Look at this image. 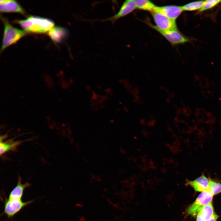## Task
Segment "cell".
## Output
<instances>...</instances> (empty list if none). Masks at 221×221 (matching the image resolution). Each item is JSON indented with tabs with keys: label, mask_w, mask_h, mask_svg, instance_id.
I'll return each instance as SVG.
<instances>
[{
	"label": "cell",
	"mask_w": 221,
	"mask_h": 221,
	"mask_svg": "<svg viewBox=\"0 0 221 221\" xmlns=\"http://www.w3.org/2000/svg\"><path fill=\"white\" fill-rule=\"evenodd\" d=\"M151 13L156 25L155 26L159 29L168 31L177 29L175 21L159 12L153 11Z\"/></svg>",
	"instance_id": "cell-6"
},
{
	"label": "cell",
	"mask_w": 221,
	"mask_h": 221,
	"mask_svg": "<svg viewBox=\"0 0 221 221\" xmlns=\"http://www.w3.org/2000/svg\"><path fill=\"white\" fill-rule=\"evenodd\" d=\"M146 22L149 26L160 33L173 45L184 44L189 41V39L182 34L177 29L163 31L159 29L150 22L148 21Z\"/></svg>",
	"instance_id": "cell-5"
},
{
	"label": "cell",
	"mask_w": 221,
	"mask_h": 221,
	"mask_svg": "<svg viewBox=\"0 0 221 221\" xmlns=\"http://www.w3.org/2000/svg\"><path fill=\"white\" fill-rule=\"evenodd\" d=\"M136 8L134 0H127L121 6L118 12L112 16L102 20L103 21H109L113 23L117 20L130 14Z\"/></svg>",
	"instance_id": "cell-8"
},
{
	"label": "cell",
	"mask_w": 221,
	"mask_h": 221,
	"mask_svg": "<svg viewBox=\"0 0 221 221\" xmlns=\"http://www.w3.org/2000/svg\"><path fill=\"white\" fill-rule=\"evenodd\" d=\"M22 141H14L12 139L5 142L0 141V154L1 156L6 153L15 150L22 143Z\"/></svg>",
	"instance_id": "cell-14"
},
{
	"label": "cell",
	"mask_w": 221,
	"mask_h": 221,
	"mask_svg": "<svg viewBox=\"0 0 221 221\" xmlns=\"http://www.w3.org/2000/svg\"><path fill=\"white\" fill-rule=\"evenodd\" d=\"M204 1H200L193 2L188 3L182 6L183 10L193 11L199 10L203 6Z\"/></svg>",
	"instance_id": "cell-17"
},
{
	"label": "cell",
	"mask_w": 221,
	"mask_h": 221,
	"mask_svg": "<svg viewBox=\"0 0 221 221\" xmlns=\"http://www.w3.org/2000/svg\"><path fill=\"white\" fill-rule=\"evenodd\" d=\"M3 199L4 203V210L2 215L4 214L8 219L12 218L23 208L33 203L34 200L23 202L22 200L10 199L5 197Z\"/></svg>",
	"instance_id": "cell-3"
},
{
	"label": "cell",
	"mask_w": 221,
	"mask_h": 221,
	"mask_svg": "<svg viewBox=\"0 0 221 221\" xmlns=\"http://www.w3.org/2000/svg\"><path fill=\"white\" fill-rule=\"evenodd\" d=\"M213 196L208 191L201 192L195 201L186 209V214L195 217L204 206L212 202Z\"/></svg>",
	"instance_id": "cell-4"
},
{
	"label": "cell",
	"mask_w": 221,
	"mask_h": 221,
	"mask_svg": "<svg viewBox=\"0 0 221 221\" xmlns=\"http://www.w3.org/2000/svg\"><path fill=\"white\" fill-rule=\"evenodd\" d=\"M4 29L1 51L15 43L26 34L25 31L16 28L12 25L7 19L1 17Z\"/></svg>",
	"instance_id": "cell-2"
},
{
	"label": "cell",
	"mask_w": 221,
	"mask_h": 221,
	"mask_svg": "<svg viewBox=\"0 0 221 221\" xmlns=\"http://www.w3.org/2000/svg\"><path fill=\"white\" fill-rule=\"evenodd\" d=\"M209 185L207 191L213 196L221 192V183L212 180L210 177Z\"/></svg>",
	"instance_id": "cell-16"
},
{
	"label": "cell",
	"mask_w": 221,
	"mask_h": 221,
	"mask_svg": "<svg viewBox=\"0 0 221 221\" xmlns=\"http://www.w3.org/2000/svg\"><path fill=\"white\" fill-rule=\"evenodd\" d=\"M212 202L203 207L199 211L196 221H208L215 214Z\"/></svg>",
	"instance_id": "cell-12"
},
{
	"label": "cell",
	"mask_w": 221,
	"mask_h": 221,
	"mask_svg": "<svg viewBox=\"0 0 221 221\" xmlns=\"http://www.w3.org/2000/svg\"><path fill=\"white\" fill-rule=\"evenodd\" d=\"M136 8L145 11H153L156 6L152 2L148 0H134Z\"/></svg>",
	"instance_id": "cell-15"
},
{
	"label": "cell",
	"mask_w": 221,
	"mask_h": 221,
	"mask_svg": "<svg viewBox=\"0 0 221 221\" xmlns=\"http://www.w3.org/2000/svg\"><path fill=\"white\" fill-rule=\"evenodd\" d=\"M221 3L220 0H207L205 1L203 7L199 10V12L211 9Z\"/></svg>",
	"instance_id": "cell-18"
},
{
	"label": "cell",
	"mask_w": 221,
	"mask_h": 221,
	"mask_svg": "<svg viewBox=\"0 0 221 221\" xmlns=\"http://www.w3.org/2000/svg\"><path fill=\"white\" fill-rule=\"evenodd\" d=\"M25 32L34 33H45L49 32L54 25V22L47 18L31 16L27 19L17 20Z\"/></svg>",
	"instance_id": "cell-1"
},
{
	"label": "cell",
	"mask_w": 221,
	"mask_h": 221,
	"mask_svg": "<svg viewBox=\"0 0 221 221\" xmlns=\"http://www.w3.org/2000/svg\"><path fill=\"white\" fill-rule=\"evenodd\" d=\"M219 217V216L215 213L213 216L208 221H217Z\"/></svg>",
	"instance_id": "cell-19"
},
{
	"label": "cell",
	"mask_w": 221,
	"mask_h": 221,
	"mask_svg": "<svg viewBox=\"0 0 221 221\" xmlns=\"http://www.w3.org/2000/svg\"><path fill=\"white\" fill-rule=\"evenodd\" d=\"M21 181V178L20 176H19L17 184L10 193L8 198L22 200L25 190L27 188L29 187L31 184L28 182L22 184Z\"/></svg>",
	"instance_id": "cell-11"
},
{
	"label": "cell",
	"mask_w": 221,
	"mask_h": 221,
	"mask_svg": "<svg viewBox=\"0 0 221 221\" xmlns=\"http://www.w3.org/2000/svg\"><path fill=\"white\" fill-rule=\"evenodd\" d=\"M183 11L182 6L170 5L161 6H156L152 12H160L170 19L175 21Z\"/></svg>",
	"instance_id": "cell-7"
},
{
	"label": "cell",
	"mask_w": 221,
	"mask_h": 221,
	"mask_svg": "<svg viewBox=\"0 0 221 221\" xmlns=\"http://www.w3.org/2000/svg\"><path fill=\"white\" fill-rule=\"evenodd\" d=\"M209 183V177L207 178L203 173L193 180H187L185 184L186 186H190L192 187L195 191L201 192L207 191Z\"/></svg>",
	"instance_id": "cell-9"
},
{
	"label": "cell",
	"mask_w": 221,
	"mask_h": 221,
	"mask_svg": "<svg viewBox=\"0 0 221 221\" xmlns=\"http://www.w3.org/2000/svg\"><path fill=\"white\" fill-rule=\"evenodd\" d=\"M48 34L54 41L60 42L66 38L67 31L65 28L57 26L51 29L48 32Z\"/></svg>",
	"instance_id": "cell-13"
},
{
	"label": "cell",
	"mask_w": 221,
	"mask_h": 221,
	"mask_svg": "<svg viewBox=\"0 0 221 221\" xmlns=\"http://www.w3.org/2000/svg\"><path fill=\"white\" fill-rule=\"evenodd\" d=\"M0 11L2 12H18L24 15L25 12L20 4L16 1L2 0L0 1Z\"/></svg>",
	"instance_id": "cell-10"
}]
</instances>
